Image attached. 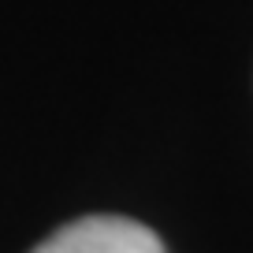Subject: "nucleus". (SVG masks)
Instances as JSON below:
<instances>
[{
	"mask_svg": "<svg viewBox=\"0 0 253 253\" xmlns=\"http://www.w3.org/2000/svg\"><path fill=\"white\" fill-rule=\"evenodd\" d=\"M34 253H164L149 227L126 216H82L60 227Z\"/></svg>",
	"mask_w": 253,
	"mask_h": 253,
	"instance_id": "obj_1",
	"label": "nucleus"
}]
</instances>
